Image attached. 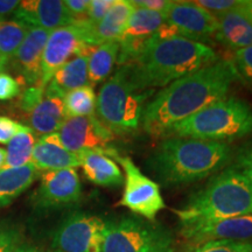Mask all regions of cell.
<instances>
[{
  "label": "cell",
  "mask_w": 252,
  "mask_h": 252,
  "mask_svg": "<svg viewBox=\"0 0 252 252\" xmlns=\"http://www.w3.org/2000/svg\"><path fill=\"white\" fill-rule=\"evenodd\" d=\"M193 252H252V241H213L200 244Z\"/></svg>",
  "instance_id": "f546056e"
},
{
  "label": "cell",
  "mask_w": 252,
  "mask_h": 252,
  "mask_svg": "<svg viewBox=\"0 0 252 252\" xmlns=\"http://www.w3.org/2000/svg\"><path fill=\"white\" fill-rule=\"evenodd\" d=\"M12 19L20 21L30 28L37 27L48 32L76 23L65 7L64 1L60 0L20 1Z\"/></svg>",
  "instance_id": "5bb4252c"
},
{
  "label": "cell",
  "mask_w": 252,
  "mask_h": 252,
  "mask_svg": "<svg viewBox=\"0 0 252 252\" xmlns=\"http://www.w3.org/2000/svg\"><path fill=\"white\" fill-rule=\"evenodd\" d=\"M89 0H65L64 5L71 17L75 19V21H83L87 20L88 9H89Z\"/></svg>",
  "instance_id": "8d00e7d4"
},
{
  "label": "cell",
  "mask_w": 252,
  "mask_h": 252,
  "mask_svg": "<svg viewBox=\"0 0 252 252\" xmlns=\"http://www.w3.org/2000/svg\"><path fill=\"white\" fill-rule=\"evenodd\" d=\"M2 71V68H1V63H0V72Z\"/></svg>",
  "instance_id": "7bdbcfd3"
},
{
  "label": "cell",
  "mask_w": 252,
  "mask_h": 252,
  "mask_svg": "<svg viewBox=\"0 0 252 252\" xmlns=\"http://www.w3.org/2000/svg\"><path fill=\"white\" fill-rule=\"evenodd\" d=\"M243 9L252 18V0H244Z\"/></svg>",
  "instance_id": "60d3db41"
},
{
  "label": "cell",
  "mask_w": 252,
  "mask_h": 252,
  "mask_svg": "<svg viewBox=\"0 0 252 252\" xmlns=\"http://www.w3.org/2000/svg\"><path fill=\"white\" fill-rule=\"evenodd\" d=\"M31 163L39 172L62 171L81 166L77 154L64 149L58 132L41 135L36 140L32 154Z\"/></svg>",
  "instance_id": "e0dca14e"
},
{
  "label": "cell",
  "mask_w": 252,
  "mask_h": 252,
  "mask_svg": "<svg viewBox=\"0 0 252 252\" xmlns=\"http://www.w3.org/2000/svg\"><path fill=\"white\" fill-rule=\"evenodd\" d=\"M133 11L134 7L130 0H116L105 17L98 24L91 26L90 41L93 47L121 40Z\"/></svg>",
  "instance_id": "ffe728a7"
},
{
  "label": "cell",
  "mask_w": 252,
  "mask_h": 252,
  "mask_svg": "<svg viewBox=\"0 0 252 252\" xmlns=\"http://www.w3.org/2000/svg\"><path fill=\"white\" fill-rule=\"evenodd\" d=\"M97 96L93 86H84L69 91L63 97L65 118L88 117L96 112Z\"/></svg>",
  "instance_id": "4316f807"
},
{
  "label": "cell",
  "mask_w": 252,
  "mask_h": 252,
  "mask_svg": "<svg viewBox=\"0 0 252 252\" xmlns=\"http://www.w3.org/2000/svg\"><path fill=\"white\" fill-rule=\"evenodd\" d=\"M175 214L181 228L252 215V189L237 167H229L191 195Z\"/></svg>",
  "instance_id": "277c9868"
},
{
  "label": "cell",
  "mask_w": 252,
  "mask_h": 252,
  "mask_svg": "<svg viewBox=\"0 0 252 252\" xmlns=\"http://www.w3.org/2000/svg\"><path fill=\"white\" fill-rule=\"evenodd\" d=\"M35 143V133L30 126L23 124L18 133L7 144L2 169L18 168L28 165L31 162Z\"/></svg>",
  "instance_id": "d4e9b609"
},
{
  "label": "cell",
  "mask_w": 252,
  "mask_h": 252,
  "mask_svg": "<svg viewBox=\"0 0 252 252\" xmlns=\"http://www.w3.org/2000/svg\"><path fill=\"white\" fill-rule=\"evenodd\" d=\"M34 133L46 135L58 132L65 119L63 97L46 90L42 99L28 113Z\"/></svg>",
  "instance_id": "44dd1931"
},
{
  "label": "cell",
  "mask_w": 252,
  "mask_h": 252,
  "mask_svg": "<svg viewBox=\"0 0 252 252\" xmlns=\"http://www.w3.org/2000/svg\"><path fill=\"white\" fill-rule=\"evenodd\" d=\"M231 63L238 80L252 87V46L235 50Z\"/></svg>",
  "instance_id": "83f0119b"
},
{
  "label": "cell",
  "mask_w": 252,
  "mask_h": 252,
  "mask_svg": "<svg viewBox=\"0 0 252 252\" xmlns=\"http://www.w3.org/2000/svg\"><path fill=\"white\" fill-rule=\"evenodd\" d=\"M23 124L13 119L0 116V144H8L18 133Z\"/></svg>",
  "instance_id": "e575fe53"
},
{
  "label": "cell",
  "mask_w": 252,
  "mask_h": 252,
  "mask_svg": "<svg viewBox=\"0 0 252 252\" xmlns=\"http://www.w3.org/2000/svg\"><path fill=\"white\" fill-rule=\"evenodd\" d=\"M216 61L219 56L206 43L179 36L158 40L153 35L138 58L127 65L141 89L154 90Z\"/></svg>",
  "instance_id": "7a4b0ae2"
},
{
  "label": "cell",
  "mask_w": 252,
  "mask_h": 252,
  "mask_svg": "<svg viewBox=\"0 0 252 252\" xmlns=\"http://www.w3.org/2000/svg\"><path fill=\"white\" fill-rule=\"evenodd\" d=\"M5 158H6V151L0 147V171H1L2 167H4Z\"/></svg>",
  "instance_id": "b9f144b4"
},
{
  "label": "cell",
  "mask_w": 252,
  "mask_h": 252,
  "mask_svg": "<svg viewBox=\"0 0 252 252\" xmlns=\"http://www.w3.org/2000/svg\"><path fill=\"white\" fill-rule=\"evenodd\" d=\"M231 159L228 144L219 141L166 138L146 161L147 168L163 186H180L213 175Z\"/></svg>",
  "instance_id": "3957f363"
},
{
  "label": "cell",
  "mask_w": 252,
  "mask_h": 252,
  "mask_svg": "<svg viewBox=\"0 0 252 252\" xmlns=\"http://www.w3.org/2000/svg\"><path fill=\"white\" fill-rule=\"evenodd\" d=\"M166 23L179 36L204 43L215 36L217 18L194 1H173L166 13Z\"/></svg>",
  "instance_id": "4fadbf2b"
},
{
  "label": "cell",
  "mask_w": 252,
  "mask_h": 252,
  "mask_svg": "<svg viewBox=\"0 0 252 252\" xmlns=\"http://www.w3.org/2000/svg\"><path fill=\"white\" fill-rule=\"evenodd\" d=\"M64 149L71 153L94 151L112 158L117 151L110 147L115 134L96 117L65 118L58 131Z\"/></svg>",
  "instance_id": "8fae6325"
},
{
  "label": "cell",
  "mask_w": 252,
  "mask_h": 252,
  "mask_svg": "<svg viewBox=\"0 0 252 252\" xmlns=\"http://www.w3.org/2000/svg\"><path fill=\"white\" fill-rule=\"evenodd\" d=\"M116 0H91L88 9L87 20L94 26L98 24L105 14L110 11V8L115 5Z\"/></svg>",
  "instance_id": "836d02e7"
},
{
  "label": "cell",
  "mask_w": 252,
  "mask_h": 252,
  "mask_svg": "<svg viewBox=\"0 0 252 252\" xmlns=\"http://www.w3.org/2000/svg\"><path fill=\"white\" fill-rule=\"evenodd\" d=\"M19 5L20 1L18 0H0V21L7 20L8 17H12Z\"/></svg>",
  "instance_id": "f35d334b"
},
{
  "label": "cell",
  "mask_w": 252,
  "mask_h": 252,
  "mask_svg": "<svg viewBox=\"0 0 252 252\" xmlns=\"http://www.w3.org/2000/svg\"><path fill=\"white\" fill-rule=\"evenodd\" d=\"M39 171L30 162L18 168L0 171V208L7 207L25 193L39 178Z\"/></svg>",
  "instance_id": "603a6c76"
},
{
  "label": "cell",
  "mask_w": 252,
  "mask_h": 252,
  "mask_svg": "<svg viewBox=\"0 0 252 252\" xmlns=\"http://www.w3.org/2000/svg\"><path fill=\"white\" fill-rule=\"evenodd\" d=\"M50 32L42 28L32 27L19 47L11 64L25 84L39 83L41 81V64L45 46Z\"/></svg>",
  "instance_id": "2e32d148"
},
{
  "label": "cell",
  "mask_w": 252,
  "mask_h": 252,
  "mask_svg": "<svg viewBox=\"0 0 252 252\" xmlns=\"http://www.w3.org/2000/svg\"><path fill=\"white\" fill-rule=\"evenodd\" d=\"M124 169V193L119 206L130 209L147 220H154L165 208V201L157 182L146 176L128 157H121L117 152L112 157Z\"/></svg>",
  "instance_id": "30bf717a"
},
{
  "label": "cell",
  "mask_w": 252,
  "mask_h": 252,
  "mask_svg": "<svg viewBox=\"0 0 252 252\" xmlns=\"http://www.w3.org/2000/svg\"><path fill=\"white\" fill-rule=\"evenodd\" d=\"M130 2L133 7L150 9V11L166 14L173 1H169V0H130Z\"/></svg>",
  "instance_id": "74e56055"
},
{
  "label": "cell",
  "mask_w": 252,
  "mask_h": 252,
  "mask_svg": "<svg viewBox=\"0 0 252 252\" xmlns=\"http://www.w3.org/2000/svg\"><path fill=\"white\" fill-rule=\"evenodd\" d=\"M21 245V230L8 220L0 222V252H15Z\"/></svg>",
  "instance_id": "f1b7e54d"
},
{
  "label": "cell",
  "mask_w": 252,
  "mask_h": 252,
  "mask_svg": "<svg viewBox=\"0 0 252 252\" xmlns=\"http://www.w3.org/2000/svg\"><path fill=\"white\" fill-rule=\"evenodd\" d=\"M82 184L76 169L43 172L40 185L32 195V204L39 212L75 206L81 201Z\"/></svg>",
  "instance_id": "7c38bea8"
},
{
  "label": "cell",
  "mask_w": 252,
  "mask_h": 252,
  "mask_svg": "<svg viewBox=\"0 0 252 252\" xmlns=\"http://www.w3.org/2000/svg\"><path fill=\"white\" fill-rule=\"evenodd\" d=\"M23 86L20 81L7 74V72H0V100H11L18 97L23 93Z\"/></svg>",
  "instance_id": "4dcf8cb0"
},
{
  "label": "cell",
  "mask_w": 252,
  "mask_h": 252,
  "mask_svg": "<svg viewBox=\"0 0 252 252\" xmlns=\"http://www.w3.org/2000/svg\"><path fill=\"white\" fill-rule=\"evenodd\" d=\"M91 26L89 21L83 20L50 32L43 50L41 84L47 87L53 75L63 64L76 56L93 52L94 47L90 41Z\"/></svg>",
  "instance_id": "ba28073f"
},
{
  "label": "cell",
  "mask_w": 252,
  "mask_h": 252,
  "mask_svg": "<svg viewBox=\"0 0 252 252\" xmlns=\"http://www.w3.org/2000/svg\"><path fill=\"white\" fill-rule=\"evenodd\" d=\"M236 167L242 172L252 189V145L245 147L238 153Z\"/></svg>",
  "instance_id": "d590c367"
},
{
  "label": "cell",
  "mask_w": 252,
  "mask_h": 252,
  "mask_svg": "<svg viewBox=\"0 0 252 252\" xmlns=\"http://www.w3.org/2000/svg\"><path fill=\"white\" fill-rule=\"evenodd\" d=\"M174 236L166 226L143 220L123 216L106 220L102 252H174Z\"/></svg>",
  "instance_id": "52a82bcc"
},
{
  "label": "cell",
  "mask_w": 252,
  "mask_h": 252,
  "mask_svg": "<svg viewBox=\"0 0 252 252\" xmlns=\"http://www.w3.org/2000/svg\"><path fill=\"white\" fill-rule=\"evenodd\" d=\"M28 31L30 27L14 19L0 21V63L2 71L12 62Z\"/></svg>",
  "instance_id": "484cf974"
},
{
  "label": "cell",
  "mask_w": 252,
  "mask_h": 252,
  "mask_svg": "<svg viewBox=\"0 0 252 252\" xmlns=\"http://www.w3.org/2000/svg\"><path fill=\"white\" fill-rule=\"evenodd\" d=\"M106 220L86 213H72L56 228L52 252H102Z\"/></svg>",
  "instance_id": "9c48e42d"
},
{
  "label": "cell",
  "mask_w": 252,
  "mask_h": 252,
  "mask_svg": "<svg viewBox=\"0 0 252 252\" xmlns=\"http://www.w3.org/2000/svg\"><path fill=\"white\" fill-rule=\"evenodd\" d=\"M153 93L135 83L127 64L121 65L97 94L96 117L113 134L133 133L140 127L144 102Z\"/></svg>",
  "instance_id": "8992f818"
},
{
  "label": "cell",
  "mask_w": 252,
  "mask_h": 252,
  "mask_svg": "<svg viewBox=\"0 0 252 252\" xmlns=\"http://www.w3.org/2000/svg\"><path fill=\"white\" fill-rule=\"evenodd\" d=\"M15 252H40L35 247L28 244H21Z\"/></svg>",
  "instance_id": "ab89813d"
},
{
  "label": "cell",
  "mask_w": 252,
  "mask_h": 252,
  "mask_svg": "<svg viewBox=\"0 0 252 252\" xmlns=\"http://www.w3.org/2000/svg\"><path fill=\"white\" fill-rule=\"evenodd\" d=\"M119 54V42L112 41L94 47L88 61V75L90 86H96L108 80L111 75Z\"/></svg>",
  "instance_id": "cb8c5ba5"
},
{
  "label": "cell",
  "mask_w": 252,
  "mask_h": 252,
  "mask_svg": "<svg viewBox=\"0 0 252 252\" xmlns=\"http://www.w3.org/2000/svg\"><path fill=\"white\" fill-rule=\"evenodd\" d=\"M89 55L83 54L76 56L59 68L47 84L46 90L64 97L69 91L89 86V75H88Z\"/></svg>",
  "instance_id": "7402d4cb"
},
{
  "label": "cell",
  "mask_w": 252,
  "mask_h": 252,
  "mask_svg": "<svg viewBox=\"0 0 252 252\" xmlns=\"http://www.w3.org/2000/svg\"><path fill=\"white\" fill-rule=\"evenodd\" d=\"M84 175L91 184L100 187H119L124 182V176L111 158L94 151L77 153Z\"/></svg>",
  "instance_id": "d6986e66"
},
{
  "label": "cell",
  "mask_w": 252,
  "mask_h": 252,
  "mask_svg": "<svg viewBox=\"0 0 252 252\" xmlns=\"http://www.w3.org/2000/svg\"><path fill=\"white\" fill-rule=\"evenodd\" d=\"M235 80L237 75L230 60H219L179 78L144 106L140 126L151 137L163 138L178 123L225 98Z\"/></svg>",
  "instance_id": "6da1fadb"
},
{
  "label": "cell",
  "mask_w": 252,
  "mask_h": 252,
  "mask_svg": "<svg viewBox=\"0 0 252 252\" xmlns=\"http://www.w3.org/2000/svg\"><path fill=\"white\" fill-rule=\"evenodd\" d=\"M194 2L217 18L232 9L238 8L243 4V0H198Z\"/></svg>",
  "instance_id": "1f68e13d"
},
{
  "label": "cell",
  "mask_w": 252,
  "mask_h": 252,
  "mask_svg": "<svg viewBox=\"0 0 252 252\" xmlns=\"http://www.w3.org/2000/svg\"><path fill=\"white\" fill-rule=\"evenodd\" d=\"M46 91V86L41 84L40 82L33 86L28 87L21 93V99H20V109L24 112L30 113L32 110L36 106V104L42 99L43 94Z\"/></svg>",
  "instance_id": "d6a6232c"
},
{
  "label": "cell",
  "mask_w": 252,
  "mask_h": 252,
  "mask_svg": "<svg viewBox=\"0 0 252 252\" xmlns=\"http://www.w3.org/2000/svg\"><path fill=\"white\" fill-rule=\"evenodd\" d=\"M252 133V108L244 100L229 97L210 104L173 126L163 138L228 143Z\"/></svg>",
  "instance_id": "5b68a950"
},
{
  "label": "cell",
  "mask_w": 252,
  "mask_h": 252,
  "mask_svg": "<svg viewBox=\"0 0 252 252\" xmlns=\"http://www.w3.org/2000/svg\"><path fill=\"white\" fill-rule=\"evenodd\" d=\"M215 37L220 43L234 52L252 46V18L243 9V4L217 17Z\"/></svg>",
  "instance_id": "ac0fdd59"
},
{
  "label": "cell",
  "mask_w": 252,
  "mask_h": 252,
  "mask_svg": "<svg viewBox=\"0 0 252 252\" xmlns=\"http://www.w3.org/2000/svg\"><path fill=\"white\" fill-rule=\"evenodd\" d=\"M181 234L188 242L197 245L213 241H252V215L181 228Z\"/></svg>",
  "instance_id": "9a60e30c"
}]
</instances>
